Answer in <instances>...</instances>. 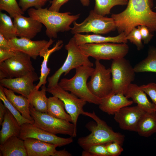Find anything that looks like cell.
Segmentation results:
<instances>
[{"label":"cell","instance_id":"1","mask_svg":"<svg viewBox=\"0 0 156 156\" xmlns=\"http://www.w3.org/2000/svg\"><path fill=\"white\" fill-rule=\"evenodd\" d=\"M153 4V0H129L123 11L112 14L119 34L123 32L126 36L134 28L142 25L156 32V12L151 9Z\"/></svg>","mask_w":156,"mask_h":156},{"label":"cell","instance_id":"2","mask_svg":"<svg viewBox=\"0 0 156 156\" xmlns=\"http://www.w3.org/2000/svg\"><path fill=\"white\" fill-rule=\"evenodd\" d=\"M82 115L91 118L95 122L90 121L86 124V127L91 133L86 136L79 138L77 140L78 144L84 150L92 146L112 142L122 144L125 139L124 135L114 132L94 111L92 113L84 111Z\"/></svg>","mask_w":156,"mask_h":156},{"label":"cell","instance_id":"3","mask_svg":"<svg viewBox=\"0 0 156 156\" xmlns=\"http://www.w3.org/2000/svg\"><path fill=\"white\" fill-rule=\"evenodd\" d=\"M27 13L29 16L45 26L46 34L49 38H56L59 32L70 30V25L79 18L80 15H71L69 12H60L49 10L47 8H30Z\"/></svg>","mask_w":156,"mask_h":156},{"label":"cell","instance_id":"4","mask_svg":"<svg viewBox=\"0 0 156 156\" xmlns=\"http://www.w3.org/2000/svg\"><path fill=\"white\" fill-rule=\"evenodd\" d=\"M75 75L71 78H63L58 85L64 90L68 91L86 102L99 105L102 99L94 95L89 90L87 81L93 73L94 68L87 65H83L75 69Z\"/></svg>","mask_w":156,"mask_h":156},{"label":"cell","instance_id":"5","mask_svg":"<svg viewBox=\"0 0 156 156\" xmlns=\"http://www.w3.org/2000/svg\"><path fill=\"white\" fill-rule=\"evenodd\" d=\"M65 47L68 52L67 57L62 65L53 75L48 78V88L58 84L59 79L63 73L65 75H66L72 69H76L81 66L91 67L93 66V63L89 60V57L85 55L77 44L73 37L70 38Z\"/></svg>","mask_w":156,"mask_h":156},{"label":"cell","instance_id":"6","mask_svg":"<svg viewBox=\"0 0 156 156\" xmlns=\"http://www.w3.org/2000/svg\"><path fill=\"white\" fill-rule=\"evenodd\" d=\"M29 109L34 120V125L56 135H68L72 137L77 136V127L72 122L52 116L47 113L36 110L30 104Z\"/></svg>","mask_w":156,"mask_h":156},{"label":"cell","instance_id":"7","mask_svg":"<svg viewBox=\"0 0 156 156\" xmlns=\"http://www.w3.org/2000/svg\"><path fill=\"white\" fill-rule=\"evenodd\" d=\"M79 46L85 55L99 60L124 57L129 49L128 45L125 43H87Z\"/></svg>","mask_w":156,"mask_h":156},{"label":"cell","instance_id":"8","mask_svg":"<svg viewBox=\"0 0 156 156\" xmlns=\"http://www.w3.org/2000/svg\"><path fill=\"white\" fill-rule=\"evenodd\" d=\"M113 90L111 94L125 95L135 79V72L129 60L122 57L113 60L110 67Z\"/></svg>","mask_w":156,"mask_h":156},{"label":"cell","instance_id":"9","mask_svg":"<svg viewBox=\"0 0 156 156\" xmlns=\"http://www.w3.org/2000/svg\"><path fill=\"white\" fill-rule=\"evenodd\" d=\"M73 24L70 30L73 34L84 32L105 34L116 29L112 18L99 15L93 10L90 11L88 16L82 23H77L75 21Z\"/></svg>","mask_w":156,"mask_h":156},{"label":"cell","instance_id":"10","mask_svg":"<svg viewBox=\"0 0 156 156\" xmlns=\"http://www.w3.org/2000/svg\"><path fill=\"white\" fill-rule=\"evenodd\" d=\"M15 52L14 55L0 63V80L23 76L34 71L31 57L21 51Z\"/></svg>","mask_w":156,"mask_h":156},{"label":"cell","instance_id":"11","mask_svg":"<svg viewBox=\"0 0 156 156\" xmlns=\"http://www.w3.org/2000/svg\"><path fill=\"white\" fill-rule=\"evenodd\" d=\"M95 65L87 86L94 95L102 99L111 95L112 92L111 70L110 68H107L99 60H96Z\"/></svg>","mask_w":156,"mask_h":156},{"label":"cell","instance_id":"12","mask_svg":"<svg viewBox=\"0 0 156 156\" xmlns=\"http://www.w3.org/2000/svg\"><path fill=\"white\" fill-rule=\"evenodd\" d=\"M46 91L63 102L65 109L71 118L72 122L77 127L79 117L80 115L83 114L84 111L83 108L87 102L73 94L64 90L58 84L47 87Z\"/></svg>","mask_w":156,"mask_h":156},{"label":"cell","instance_id":"13","mask_svg":"<svg viewBox=\"0 0 156 156\" xmlns=\"http://www.w3.org/2000/svg\"><path fill=\"white\" fill-rule=\"evenodd\" d=\"M24 140L28 138H35L40 140L61 147L70 144L73 142V137L65 138L59 137L29 123H25L21 126L18 137Z\"/></svg>","mask_w":156,"mask_h":156},{"label":"cell","instance_id":"14","mask_svg":"<svg viewBox=\"0 0 156 156\" xmlns=\"http://www.w3.org/2000/svg\"><path fill=\"white\" fill-rule=\"evenodd\" d=\"M9 42L11 48L14 51L23 52L36 60L41 51L44 49L49 48L54 40L50 38L49 41L45 40L33 41L16 37L9 40Z\"/></svg>","mask_w":156,"mask_h":156},{"label":"cell","instance_id":"15","mask_svg":"<svg viewBox=\"0 0 156 156\" xmlns=\"http://www.w3.org/2000/svg\"><path fill=\"white\" fill-rule=\"evenodd\" d=\"M39 79V77L34 71L23 76L1 79L0 85L28 98L35 89L36 85L34 82Z\"/></svg>","mask_w":156,"mask_h":156},{"label":"cell","instance_id":"16","mask_svg":"<svg viewBox=\"0 0 156 156\" xmlns=\"http://www.w3.org/2000/svg\"><path fill=\"white\" fill-rule=\"evenodd\" d=\"M146 112L137 105L127 106L116 112L114 118L122 129L136 132L138 122Z\"/></svg>","mask_w":156,"mask_h":156},{"label":"cell","instance_id":"17","mask_svg":"<svg viewBox=\"0 0 156 156\" xmlns=\"http://www.w3.org/2000/svg\"><path fill=\"white\" fill-rule=\"evenodd\" d=\"M14 19L17 36L19 38L32 39L42 30V24L30 16L19 15Z\"/></svg>","mask_w":156,"mask_h":156},{"label":"cell","instance_id":"18","mask_svg":"<svg viewBox=\"0 0 156 156\" xmlns=\"http://www.w3.org/2000/svg\"><path fill=\"white\" fill-rule=\"evenodd\" d=\"M23 140L28 156H55L57 151L55 144L32 138Z\"/></svg>","mask_w":156,"mask_h":156},{"label":"cell","instance_id":"19","mask_svg":"<svg viewBox=\"0 0 156 156\" xmlns=\"http://www.w3.org/2000/svg\"><path fill=\"white\" fill-rule=\"evenodd\" d=\"M133 103L123 94L118 93L111 94L102 99L99 105V108L108 114L114 115L122 107L130 105Z\"/></svg>","mask_w":156,"mask_h":156},{"label":"cell","instance_id":"20","mask_svg":"<svg viewBox=\"0 0 156 156\" xmlns=\"http://www.w3.org/2000/svg\"><path fill=\"white\" fill-rule=\"evenodd\" d=\"M126 36L123 32L116 36L105 37L99 34H74V38L77 45L87 43H99L105 42H112L117 43H127L128 40Z\"/></svg>","mask_w":156,"mask_h":156},{"label":"cell","instance_id":"21","mask_svg":"<svg viewBox=\"0 0 156 156\" xmlns=\"http://www.w3.org/2000/svg\"><path fill=\"white\" fill-rule=\"evenodd\" d=\"M125 95L128 99L131 98L133 102L146 112L156 111L155 105L149 101L146 93L137 85L130 84Z\"/></svg>","mask_w":156,"mask_h":156},{"label":"cell","instance_id":"22","mask_svg":"<svg viewBox=\"0 0 156 156\" xmlns=\"http://www.w3.org/2000/svg\"><path fill=\"white\" fill-rule=\"evenodd\" d=\"M3 88L5 96L11 103L24 118L34 124V119L30 114V103L28 99L22 95H16L14 91L6 88Z\"/></svg>","mask_w":156,"mask_h":156},{"label":"cell","instance_id":"23","mask_svg":"<svg viewBox=\"0 0 156 156\" xmlns=\"http://www.w3.org/2000/svg\"><path fill=\"white\" fill-rule=\"evenodd\" d=\"M0 131V144H2L10 137L16 136L18 137L21 126L17 120L7 108Z\"/></svg>","mask_w":156,"mask_h":156},{"label":"cell","instance_id":"24","mask_svg":"<svg viewBox=\"0 0 156 156\" xmlns=\"http://www.w3.org/2000/svg\"><path fill=\"white\" fill-rule=\"evenodd\" d=\"M0 156H28L24 140L12 136L0 145Z\"/></svg>","mask_w":156,"mask_h":156},{"label":"cell","instance_id":"25","mask_svg":"<svg viewBox=\"0 0 156 156\" xmlns=\"http://www.w3.org/2000/svg\"><path fill=\"white\" fill-rule=\"evenodd\" d=\"M136 132L145 137L156 133V111L145 113L138 122Z\"/></svg>","mask_w":156,"mask_h":156},{"label":"cell","instance_id":"26","mask_svg":"<svg viewBox=\"0 0 156 156\" xmlns=\"http://www.w3.org/2000/svg\"><path fill=\"white\" fill-rule=\"evenodd\" d=\"M64 105L60 99L55 96L48 98L47 113L54 117L72 122L70 115L65 110Z\"/></svg>","mask_w":156,"mask_h":156},{"label":"cell","instance_id":"27","mask_svg":"<svg viewBox=\"0 0 156 156\" xmlns=\"http://www.w3.org/2000/svg\"><path fill=\"white\" fill-rule=\"evenodd\" d=\"M46 89L45 85L42 86L40 90L34 89L28 99L30 104L36 110L47 113L48 98L46 96Z\"/></svg>","mask_w":156,"mask_h":156},{"label":"cell","instance_id":"28","mask_svg":"<svg viewBox=\"0 0 156 156\" xmlns=\"http://www.w3.org/2000/svg\"><path fill=\"white\" fill-rule=\"evenodd\" d=\"M63 46L62 40H58L53 47L51 49H48L45 52L42 57L43 58L41 65L40 75L39 77V81L36 85L35 89L39 90L42 85H45L47 83V79L49 74L50 69L48 67V62L50 55L53 53L60 49Z\"/></svg>","mask_w":156,"mask_h":156},{"label":"cell","instance_id":"29","mask_svg":"<svg viewBox=\"0 0 156 156\" xmlns=\"http://www.w3.org/2000/svg\"><path fill=\"white\" fill-rule=\"evenodd\" d=\"M135 73L151 72L156 73V48L149 47L146 57L133 67Z\"/></svg>","mask_w":156,"mask_h":156},{"label":"cell","instance_id":"30","mask_svg":"<svg viewBox=\"0 0 156 156\" xmlns=\"http://www.w3.org/2000/svg\"><path fill=\"white\" fill-rule=\"evenodd\" d=\"M0 34L8 40L17 37L15 28L11 17L0 13Z\"/></svg>","mask_w":156,"mask_h":156},{"label":"cell","instance_id":"31","mask_svg":"<svg viewBox=\"0 0 156 156\" xmlns=\"http://www.w3.org/2000/svg\"><path fill=\"white\" fill-rule=\"evenodd\" d=\"M95 5L94 9L96 13L105 16L110 13L111 9L117 5H127L128 0H95Z\"/></svg>","mask_w":156,"mask_h":156},{"label":"cell","instance_id":"32","mask_svg":"<svg viewBox=\"0 0 156 156\" xmlns=\"http://www.w3.org/2000/svg\"><path fill=\"white\" fill-rule=\"evenodd\" d=\"M0 99L6 108L17 120L19 125L21 126L26 123L34 124L31 122L24 118L7 99L3 90V87L0 85Z\"/></svg>","mask_w":156,"mask_h":156},{"label":"cell","instance_id":"33","mask_svg":"<svg viewBox=\"0 0 156 156\" xmlns=\"http://www.w3.org/2000/svg\"><path fill=\"white\" fill-rule=\"evenodd\" d=\"M0 10L6 11L11 18L24 13L16 0H0Z\"/></svg>","mask_w":156,"mask_h":156},{"label":"cell","instance_id":"34","mask_svg":"<svg viewBox=\"0 0 156 156\" xmlns=\"http://www.w3.org/2000/svg\"><path fill=\"white\" fill-rule=\"evenodd\" d=\"M82 156H110L107 151L105 144H99L90 146L84 150Z\"/></svg>","mask_w":156,"mask_h":156},{"label":"cell","instance_id":"35","mask_svg":"<svg viewBox=\"0 0 156 156\" xmlns=\"http://www.w3.org/2000/svg\"><path fill=\"white\" fill-rule=\"evenodd\" d=\"M126 39L135 45L138 50H142L144 47L139 28H134L126 36Z\"/></svg>","mask_w":156,"mask_h":156},{"label":"cell","instance_id":"36","mask_svg":"<svg viewBox=\"0 0 156 156\" xmlns=\"http://www.w3.org/2000/svg\"><path fill=\"white\" fill-rule=\"evenodd\" d=\"M48 1V0H19L18 4L25 12L31 7H34L37 9L41 8Z\"/></svg>","mask_w":156,"mask_h":156},{"label":"cell","instance_id":"37","mask_svg":"<svg viewBox=\"0 0 156 156\" xmlns=\"http://www.w3.org/2000/svg\"><path fill=\"white\" fill-rule=\"evenodd\" d=\"M107 151L110 156H118L123 151L122 145L116 142H112L105 144Z\"/></svg>","mask_w":156,"mask_h":156},{"label":"cell","instance_id":"38","mask_svg":"<svg viewBox=\"0 0 156 156\" xmlns=\"http://www.w3.org/2000/svg\"><path fill=\"white\" fill-rule=\"evenodd\" d=\"M140 87L149 96L156 107V83L151 82Z\"/></svg>","mask_w":156,"mask_h":156},{"label":"cell","instance_id":"39","mask_svg":"<svg viewBox=\"0 0 156 156\" xmlns=\"http://www.w3.org/2000/svg\"><path fill=\"white\" fill-rule=\"evenodd\" d=\"M140 29L142 40L144 43L147 44L149 43L153 36L152 34L148 28L144 25H142L138 26Z\"/></svg>","mask_w":156,"mask_h":156},{"label":"cell","instance_id":"40","mask_svg":"<svg viewBox=\"0 0 156 156\" xmlns=\"http://www.w3.org/2000/svg\"><path fill=\"white\" fill-rule=\"evenodd\" d=\"M15 51L0 49V63L9 59L15 55Z\"/></svg>","mask_w":156,"mask_h":156},{"label":"cell","instance_id":"41","mask_svg":"<svg viewBox=\"0 0 156 156\" xmlns=\"http://www.w3.org/2000/svg\"><path fill=\"white\" fill-rule=\"evenodd\" d=\"M69 0H52L49 10L59 12L61 6Z\"/></svg>","mask_w":156,"mask_h":156},{"label":"cell","instance_id":"42","mask_svg":"<svg viewBox=\"0 0 156 156\" xmlns=\"http://www.w3.org/2000/svg\"><path fill=\"white\" fill-rule=\"evenodd\" d=\"M0 49H3L13 50L11 48L9 40L5 38L0 34Z\"/></svg>","mask_w":156,"mask_h":156},{"label":"cell","instance_id":"43","mask_svg":"<svg viewBox=\"0 0 156 156\" xmlns=\"http://www.w3.org/2000/svg\"><path fill=\"white\" fill-rule=\"evenodd\" d=\"M7 108L4 104H3L2 101H0V125H1L3 120L4 116Z\"/></svg>","mask_w":156,"mask_h":156},{"label":"cell","instance_id":"44","mask_svg":"<svg viewBox=\"0 0 156 156\" xmlns=\"http://www.w3.org/2000/svg\"><path fill=\"white\" fill-rule=\"evenodd\" d=\"M72 154L65 149L62 150L57 151L55 156H71Z\"/></svg>","mask_w":156,"mask_h":156},{"label":"cell","instance_id":"45","mask_svg":"<svg viewBox=\"0 0 156 156\" xmlns=\"http://www.w3.org/2000/svg\"><path fill=\"white\" fill-rule=\"evenodd\" d=\"M90 0H80V2L82 5L85 6H89L90 3Z\"/></svg>","mask_w":156,"mask_h":156},{"label":"cell","instance_id":"46","mask_svg":"<svg viewBox=\"0 0 156 156\" xmlns=\"http://www.w3.org/2000/svg\"><path fill=\"white\" fill-rule=\"evenodd\" d=\"M48 1H51V0H48Z\"/></svg>","mask_w":156,"mask_h":156}]
</instances>
